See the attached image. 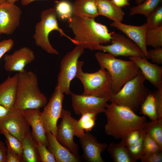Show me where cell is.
<instances>
[{
    "instance_id": "cell-24",
    "label": "cell",
    "mask_w": 162,
    "mask_h": 162,
    "mask_svg": "<svg viewBox=\"0 0 162 162\" xmlns=\"http://www.w3.org/2000/svg\"><path fill=\"white\" fill-rule=\"evenodd\" d=\"M22 157L24 162H40V158L34 141L29 132L22 141Z\"/></svg>"
},
{
    "instance_id": "cell-14",
    "label": "cell",
    "mask_w": 162,
    "mask_h": 162,
    "mask_svg": "<svg viewBox=\"0 0 162 162\" xmlns=\"http://www.w3.org/2000/svg\"><path fill=\"white\" fill-rule=\"evenodd\" d=\"M22 11L15 4L6 2L0 5V32L12 34L19 26Z\"/></svg>"
},
{
    "instance_id": "cell-13",
    "label": "cell",
    "mask_w": 162,
    "mask_h": 162,
    "mask_svg": "<svg viewBox=\"0 0 162 162\" xmlns=\"http://www.w3.org/2000/svg\"><path fill=\"white\" fill-rule=\"evenodd\" d=\"M30 125L22 110L13 109L10 110L0 125V134L4 129L21 142L30 132Z\"/></svg>"
},
{
    "instance_id": "cell-19",
    "label": "cell",
    "mask_w": 162,
    "mask_h": 162,
    "mask_svg": "<svg viewBox=\"0 0 162 162\" xmlns=\"http://www.w3.org/2000/svg\"><path fill=\"white\" fill-rule=\"evenodd\" d=\"M22 112L32 128L31 134L35 142L48 147L49 143L41 118V112L40 109H27L22 110Z\"/></svg>"
},
{
    "instance_id": "cell-49",
    "label": "cell",
    "mask_w": 162,
    "mask_h": 162,
    "mask_svg": "<svg viewBox=\"0 0 162 162\" xmlns=\"http://www.w3.org/2000/svg\"><path fill=\"white\" fill-rule=\"evenodd\" d=\"M7 0H0V5L6 3Z\"/></svg>"
},
{
    "instance_id": "cell-26",
    "label": "cell",
    "mask_w": 162,
    "mask_h": 162,
    "mask_svg": "<svg viewBox=\"0 0 162 162\" xmlns=\"http://www.w3.org/2000/svg\"><path fill=\"white\" fill-rule=\"evenodd\" d=\"M142 129L162 149V118L146 122Z\"/></svg>"
},
{
    "instance_id": "cell-47",
    "label": "cell",
    "mask_w": 162,
    "mask_h": 162,
    "mask_svg": "<svg viewBox=\"0 0 162 162\" xmlns=\"http://www.w3.org/2000/svg\"><path fill=\"white\" fill-rule=\"evenodd\" d=\"M19 0H7L6 2L12 4H15V3L17 2Z\"/></svg>"
},
{
    "instance_id": "cell-43",
    "label": "cell",
    "mask_w": 162,
    "mask_h": 162,
    "mask_svg": "<svg viewBox=\"0 0 162 162\" xmlns=\"http://www.w3.org/2000/svg\"><path fill=\"white\" fill-rule=\"evenodd\" d=\"M7 151L5 143L0 140V162H7Z\"/></svg>"
},
{
    "instance_id": "cell-36",
    "label": "cell",
    "mask_w": 162,
    "mask_h": 162,
    "mask_svg": "<svg viewBox=\"0 0 162 162\" xmlns=\"http://www.w3.org/2000/svg\"><path fill=\"white\" fill-rule=\"evenodd\" d=\"M35 145L40 162H56L54 156L45 145L40 143H35Z\"/></svg>"
},
{
    "instance_id": "cell-7",
    "label": "cell",
    "mask_w": 162,
    "mask_h": 162,
    "mask_svg": "<svg viewBox=\"0 0 162 162\" xmlns=\"http://www.w3.org/2000/svg\"><path fill=\"white\" fill-rule=\"evenodd\" d=\"M41 20L35 26L33 38L36 45L49 54L58 55V51L50 44L49 35L53 31H57L62 36L68 38L73 44L74 41L65 34L58 26L57 15L54 8H49L42 11Z\"/></svg>"
},
{
    "instance_id": "cell-2",
    "label": "cell",
    "mask_w": 162,
    "mask_h": 162,
    "mask_svg": "<svg viewBox=\"0 0 162 162\" xmlns=\"http://www.w3.org/2000/svg\"><path fill=\"white\" fill-rule=\"evenodd\" d=\"M68 26L74 35V44L83 49L95 50L97 46L111 42L112 32L105 25L94 18L74 15L68 20Z\"/></svg>"
},
{
    "instance_id": "cell-32",
    "label": "cell",
    "mask_w": 162,
    "mask_h": 162,
    "mask_svg": "<svg viewBox=\"0 0 162 162\" xmlns=\"http://www.w3.org/2000/svg\"><path fill=\"white\" fill-rule=\"evenodd\" d=\"M145 23L147 28H152L162 25V5L160 4L146 17Z\"/></svg>"
},
{
    "instance_id": "cell-31",
    "label": "cell",
    "mask_w": 162,
    "mask_h": 162,
    "mask_svg": "<svg viewBox=\"0 0 162 162\" xmlns=\"http://www.w3.org/2000/svg\"><path fill=\"white\" fill-rule=\"evenodd\" d=\"M55 10L57 16L63 20H68L74 14L73 5L66 0H61L57 3Z\"/></svg>"
},
{
    "instance_id": "cell-50",
    "label": "cell",
    "mask_w": 162,
    "mask_h": 162,
    "mask_svg": "<svg viewBox=\"0 0 162 162\" xmlns=\"http://www.w3.org/2000/svg\"><path fill=\"white\" fill-rule=\"evenodd\" d=\"M1 34V32H0V35Z\"/></svg>"
},
{
    "instance_id": "cell-33",
    "label": "cell",
    "mask_w": 162,
    "mask_h": 162,
    "mask_svg": "<svg viewBox=\"0 0 162 162\" xmlns=\"http://www.w3.org/2000/svg\"><path fill=\"white\" fill-rule=\"evenodd\" d=\"M143 136L144 132L143 131L140 138L134 144L126 146L128 153L134 162L140 159L142 155Z\"/></svg>"
},
{
    "instance_id": "cell-6",
    "label": "cell",
    "mask_w": 162,
    "mask_h": 162,
    "mask_svg": "<svg viewBox=\"0 0 162 162\" xmlns=\"http://www.w3.org/2000/svg\"><path fill=\"white\" fill-rule=\"evenodd\" d=\"M146 79L140 70L110 99L111 103L127 107L134 112L150 93L145 86Z\"/></svg>"
},
{
    "instance_id": "cell-3",
    "label": "cell",
    "mask_w": 162,
    "mask_h": 162,
    "mask_svg": "<svg viewBox=\"0 0 162 162\" xmlns=\"http://www.w3.org/2000/svg\"><path fill=\"white\" fill-rule=\"evenodd\" d=\"M17 89L14 109L20 110L39 109L47 103L46 96L40 90L38 79L33 72L25 70L18 73Z\"/></svg>"
},
{
    "instance_id": "cell-34",
    "label": "cell",
    "mask_w": 162,
    "mask_h": 162,
    "mask_svg": "<svg viewBox=\"0 0 162 162\" xmlns=\"http://www.w3.org/2000/svg\"><path fill=\"white\" fill-rule=\"evenodd\" d=\"M2 134L4 136L12 148L23 159L22 142L4 129H2Z\"/></svg>"
},
{
    "instance_id": "cell-27",
    "label": "cell",
    "mask_w": 162,
    "mask_h": 162,
    "mask_svg": "<svg viewBox=\"0 0 162 162\" xmlns=\"http://www.w3.org/2000/svg\"><path fill=\"white\" fill-rule=\"evenodd\" d=\"M162 0H145L140 4L132 7L129 12L131 16L141 14L146 17L160 4Z\"/></svg>"
},
{
    "instance_id": "cell-1",
    "label": "cell",
    "mask_w": 162,
    "mask_h": 162,
    "mask_svg": "<svg viewBox=\"0 0 162 162\" xmlns=\"http://www.w3.org/2000/svg\"><path fill=\"white\" fill-rule=\"evenodd\" d=\"M104 112L107 119L105 133L123 142L131 132L142 129L147 122L145 116H139L130 108L112 103L107 104Z\"/></svg>"
},
{
    "instance_id": "cell-46",
    "label": "cell",
    "mask_w": 162,
    "mask_h": 162,
    "mask_svg": "<svg viewBox=\"0 0 162 162\" xmlns=\"http://www.w3.org/2000/svg\"><path fill=\"white\" fill-rule=\"evenodd\" d=\"M36 0H21V3L22 5L26 6Z\"/></svg>"
},
{
    "instance_id": "cell-10",
    "label": "cell",
    "mask_w": 162,
    "mask_h": 162,
    "mask_svg": "<svg viewBox=\"0 0 162 162\" xmlns=\"http://www.w3.org/2000/svg\"><path fill=\"white\" fill-rule=\"evenodd\" d=\"M112 43L96 46L95 50L109 53L115 57H145L140 48L133 41L124 35L113 32L111 34Z\"/></svg>"
},
{
    "instance_id": "cell-48",
    "label": "cell",
    "mask_w": 162,
    "mask_h": 162,
    "mask_svg": "<svg viewBox=\"0 0 162 162\" xmlns=\"http://www.w3.org/2000/svg\"><path fill=\"white\" fill-rule=\"evenodd\" d=\"M144 0H135V2L137 4H138L141 3Z\"/></svg>"
},
{
    "instance_id": "cell-9",
    "label": "cell",
    "mask_w": 162,
    "mask_h": 162,
    "mask_svg": "<svg viewBox=\"0 0 162 162\" xmlns=\"http://www.w3.org/2000/svg\"><path fill=\"white\" fill-rule=\"evenodd\" d=\"M61 118L62 120L57 126L56 137L61 144L66 148L75 155L79 154V146L74 142V137L82 136L85 132L80 131L76 125V120L72 117L70 111L63 109Z\"/></svg>"
},
{
    "instance_id": "cell-5",
    "label": "cell",
    "mask_w": 162,
    "mask_h": 162,
    "mask_svg": "<svg viewBox=\"0 0 162 162\" xmlns=\"http://www.w3.org/2000/svg\"><path fill=\"white\" fill-rule=\"evenodd\" d=\"M84 62L78 61L76 76L81 82L83 87L82 94L108 98L113 96L112 90V81L109 72L100 68L92 73L83 71Z\"/></svg>"
},
{
    "instance_id": "cell-21",
    "label": "cell",
    "mask_w": 162,
    "mask_h": 162,
    "mask_svg": "<svg viewBox=\"0 0 162 162\" xmlns=\"http://www.w3.org/2000/svg\"><path fill=\"white\" fill-rule=\"evenodd\" d=\"M49 145L48 150L54 156L56 162H80L81 156L75 155L58 141L55 136L50 132L46 133Z\"/></svg>"
},
{
    "instance_id": "cell-28",
    "label": "cell",
    "mask_w": 162,
    "mask_h": 162,
    "mask_svg": "<svg viewBox=\"0 0 162 162\" xmlns=\"http://www.w3.org/2000/svg\"><path fill=\"white\" fill-rule=\"evenodd\" d=\"M141 111L151 121L158 118L155 100L153 94L150 93L141 105Z\"/></svg>"
},
{
    "instance_id": "cell-25",
    "label": "cell",
    "mask_w": 162,
    "mask_h": 162,
    "mask_svg": "<svg viewBox=\"0 0 162 162\" xmlns=\"http://www.w3.org/2000/svg\"><path fill=\"white\" fill-rule=\"evenodd\" d=\"M106 149L114 162H134L122 141L118 143H110Z\"/></svg>"
},
{
    "instance_id": "cell-11",
    "label": "cell",
    "mask_w": 162,
    "mask_h": 162,
    "mask_svg": "<svg viewBox=\"0 0 162 162\" xmlns=\"http://www.w3.org/2000/svg\"><path fill=\"white\" fill-rule=\"evenodd\" d=\"M64 94L56 86L49 101L41 114V118L45 132H50L56 136L57 123L63 110Z\"/></svg>"
},
{
    "instance_id": "cell-30",
    "label": "cell",
    "mask_w": 162,
    "mask_h": 162,
    "mask_svg": "<svg viewBox=\"0 0 162 162\" xmlns=\"http://www.w3.org/2000/svg\"><path fill=\"white\" fill-rule=\"evenodd\" d=\"M98 114L92 112L82 113L80 119L76 120V125L78 129L82 132L90 131L95 125Z\"/></svg>"
},
{
    "instance_id": "cell-40",
    "label": "cell",
    "mask_w": 162,
    "mask_h": 162,
    "mask_svg": "<svg viewBox=\"0 0 162 162\" xmlns=\"http://www.w3.org/2000/svg\"><path fill=\"white\" fill-rule=\"evenodd\" d=\"M5 143L7 148V162H24L22 158L19 156L12 148L6 139Z\"/></svg>"
},
{
    "instance_id": "cell-29",
    "label": "cell",
    "mask_w": 162,
    "mask_h": 162,
    "mask_svg": "<svg viewBox=\"0 0 162 162\" xmlns=\"http://www.w3.org/2000/svg\"><path fill=\"white\" fill-rule=\"evenodd\" d=\"M147 46L153 48L162 46V25L159 26L147 29L146 35Z\"/></svg>"
},
{
    "instance_id": "cell-18",
    "label": "cell",
    "mask_w": 162,
    "mask_h": 162,
    "mask_svg": "<svg viewBox=\"0 0 162 162\" xmlns=\"http://www.w3.org/2000/svg\"><path fill=\"white\" fill-rule=\"evenodd\" d=\"M139 68L146 80L157 89L162 87V67L148 61L146 57H129Z\"/></svg>"
},
{
    "instance_id": "cell-42",
    "label": "cell",
    "mask_w": 162,
    "mask_h": 162,
    "mask_svg": "<svg viewBox=\"0 0 162 162\" xmlns=\"http://www.w3.org/2000/svg\"><path fill=\"white\" fill-rule=\"evenodd\" d=\"M14 44L13 40L11 39L4 40L0 42V59L6 52L11 50Z\"/></svg>"
},
{
    "instance_id": "cell-17",
    "label": "cell",
    "mask_w": 162,
    "mask_h": 162,
    "mask_svg": "<svg viewBox=\"0 0 162 162\" xmlns=\"http://www.w3.org/2000/svg\"><path fill=\"white\" fill-rule=\"evenodd\" d=\"M110 26L124 33L141 49L148 59L147 46L146 43V35L147 27L146 23L140 26L124 24L122 22H113Z\"/></svg>"
},
{
    "instance_id": "cell-39",
    "label": "cell",
    "mask_w": 162,
    "mask_h": 162,
    "mask_svg": "<svg viewBox=\"0 0 162 162\" xmlns=\"http://www.w3.org/2000/svg\"><path fill=\"white\" fill-rule=\"evenodd\" d=\"M142 129H136L131 132L124 142L126 146L134 143L140 138L143 132Z\"/></svg>"
},
{
    "instance_id": "cell-41",
    "label": "cell",
    "mask_w": 162,
    "mask_h": 162,
    "mask_svg": "<svg viewBox=\"0 0 162 162\" xmlns=\"http://www.w3.org/2000/svg\"><path fill=\"white\" fill-rule=\"evenodd\" d=\"M153 94L158 118H162V87L157 88Z\"/></svg>"
},
{
    "instance_id": "cell-22",
    "label": "cell",
    "mask_w": 162,
    "mask_h": 162,
    "mask_svg": "<svg viewBox=\"0 0 162 162\" xmlns=\"http://www.w3.org/2000/svg\"><path fill=\"white\" fill-rule=\"evenodd\" d=\"M96 4L99 15L105 16L114 22H122L124 12L111 0H97Z\"/></svg>"
},
{
    "instance_id": "cell-44",
    "label": "cell",
    "mask_w": 162,
    "mask_h": 162,
    "mask_svg": "<svg viewBox=\"0 0 162 162\" xmlns=\"http://www.w3.org/2000/svg\"><path fill=\"white\" fill-rule=\"evenodd\" d=\"M10 110L0 104V125Z\"/></svg>"
},
{
    "instance_id": "cell-8",
    "label": "cell",
    "mask_w": 162,
    "mask_h": 162,
    "mask_svg": "<svg viewBox=\"0 0 162 162\" xmlns=\"http://www.w3.org/2000/svg\"><path fill=\"white\" fill-rule=\"evenodd\" d=\"M84 52V50L76 46L63 57L60 62V71L57 79L56 86L66 94H70L71 82L76 76L79 59Z\"/></svg>"
},
{
    "instance_id": "cell-23",
    "label": "cell",
    "mask_w": 162,
    "mask_h": 162,
    "mask_svg": "<svg viewBox=\"0 0 162 162\" xmlns=\"http://www.w3.org/2000/svg\"><path fill=\"white\" fill-rule=\"evenodd\" d=\"M97 0H76L73 6V14L77 16L95 19L99 15Z\"/></svg>"
},
{
    "instance_id": "cell-37",
    "label": "cell",
    "mask_w": 162,
    "mask_h": 162,
    "mask_svg": "<svg viewBox=\"0 0 162 162\" xmlns=\"http://www.w3.org/2000/svg\"><path fill=\"white\" fill-rule=\"evenodd\" d=\"M148 59L157 64H162V47L154 48L147 50Z\"/></svg>"
},
{
    "instance_id": "cell-38",
    "label": "cell",
    "mask_w": 162,
    "mask_h": 162,
    "mask_svg": "<svg viewBox=\"0 0 162 162\" xmlns=\"http://www.w3.org/2000/svg\"><path fill=\"white\" fill-rule=\"evenodd\" d=\"M140 160L142 162H161L162 151L143 154Z\"/></svg>"
},
{
    "instance_id": "cell-12",
    "label": "cell",
    "mask_w": 162,
    "mask_h": 162,
    "mask_svg": "<svg viewBox=\"0 0 162 162\" xmlns=\"http://www.w3.org/2000/svg\"><path fill=\"white\" fill-rule=\"evenodd\" d=\"M72 105L75 113L81 115L85 112L97 114L104 112L109 99L106 98L78 94L71 92Z\"/></svg>"
},
{
    "instance_id": "cell-45",
    "label": "cell",
    "mask_w": 162,
    "mask_h": 162,
    "mask_svg": "<svg viewBox=\"0 0 162 162\" xmlns=\"http://www.w3.org/2000/svg\"><path fill=\"white\" fill-rule=\"evenodd\" d=\"M117 6L122 8L129 5V0H111Z\"/></svg>"
},
{
    "instance_id": "cell-4",
    "label": "cell",
    "mask_w": 162,
    "mask_h": 162,
    "mask_svg": "<svg viewBox=\"0 0 162 162\" xmlns=\"http://www.w3.org/2000/svg\"><path fill=\"white\" fill-rule=\"evenodd\" d=\"M95 56L100 68L106 70L110 75L113 95L140 71L132 61L118 58L108 53L98 52L95 53Z\"/></svg>"
},
{
    "instance_id": "cell-35",
    "label": "cell",
    "mask_w": 162,
    "mask_h": 162,
    "mask_svg": "<svg viewBox=\"0 0 162 162\" xmlns=\"http://www.w3.org/2000/svg\"><path fill=\"white\" fill-rule=\"evenodd\" d=\"M161 151L162 149L156 142L149 136L144 132L142 155Z\"/></svg>"
},
{
    "instance_id": "cell-15",
    "label": "cell",
    "mask_w": 162,
    "mask_h": 162,
    "mask_svg": "<svg viewBox=\"0 0 162 162\" xmlns=\"http://www.w3.org/2000/svg\"><path fill=\"white\" fill-rule=\"evenodd\" d=\"M35 58L34 51L29 48L24 46L15 50L12 53L4 56V67L8 72H21L27 64Z\"/></svg>"
},
{
    "instance_id": "cell-16",
    "label": "cell",
    "mask_w": 162,
    "mask_h": 162,
    "mask_svg": "<svg viewBox=\"0 0 162 162\" xmlns=\"http://www.w3.org/2000/svg\"><path fill=\"white\" fill-rule=\"evenodd\" d=\"M79 138L83 152L82 159L88 162H104L101 154L107 149V144L99 142L96 138L89 132H86Z\"/></svg>"
},
{
    "instance_id": "cell-20",
    "label": "cell",
    "mask_w": 162,
    "mask_h": 162,
    "mask_svg": "<svg viewBox=\"0 0 162 162\" xmlns=\"http://www.w3.org/2000/svg\"><path fill=\"white\" fill-rule=\"evenodd\" d=\"M18 73L8 76L0 84V104L9 110L14 109L17 89Z\"/></svg>"
}]
</instances>
